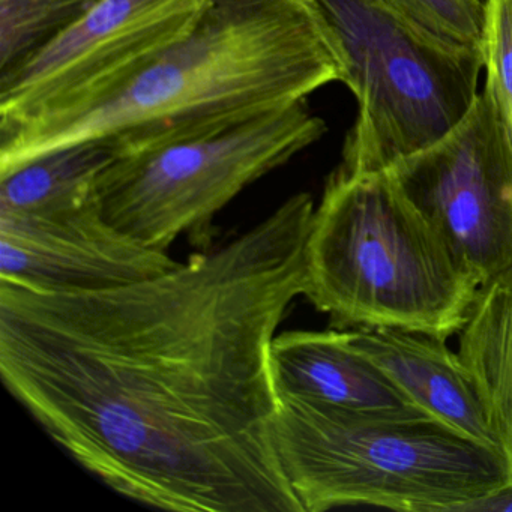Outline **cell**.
<instances>
[{
  "instance_id": "cell-6",
  "label": "cell",
  "mask_w": 512,
  "mask_h": 512,
  "mask_svg": "<svg viewBox=\"0 0 512 512\" xmlns=\"http://www.w3.org/2000/svg\"><path fill=\"white\" fill-rule=\"evenodd\" d=\"M325 133L301 101L140 146L104 169L95 202L109 223L155 250L184 233L205 242L224 206Z\"/></svg>"
},
{
  "instance_id": "cell-2",
  "label": "cell",
  "mask_w": 512,
  "mask_h": 512,
  "mask_svg": "<svg viewBox=\"0 0 512 512\" xmlns=\"http://www.w3.org/2000/svg\"><path fill=\"white\" fill-rule=\"evenodd\" d=\"M344 67L308 0H205L172 43L95 91L0 124V172L55 149L118 151L307 100Z\"/></svg>"
},
{
  "instance_id": "cell-8",
  "label": "cell",
  "mask_w": 512,
  "mask_h": 512,
  "mask_svg": "<svg viewBox=\"0 0 512 512\" xmlns=\"http://www.w3.org/2000/svg\"><path fill=\"white\" fill-rule=\"evenodd\" d=\"M205 0H98L64 34L0 79V124L49 112L112 82L184 34Z\"/></svg>"
},
{
  "instance_id": "cell-14",
  "label": "cell",
  "mask_w": 512,
  "mask_h": 512,
  "mask_svg": "<svg viewBox=\"0 0 512 512\" xmlns=\"http://www.w3.org/2000/svg\"><path fill=\"white\" fill-rule=\"evenodd\" d=\"M98 0H0V79L31 61Z\"/></svg>"
},
{
  "instance_id": "cell-5",
  "label": "cell",
  "mask_w": 512,
  "mask_h": 512,
  "mask_svg": "<svg viewBox=\"0 0 512 512\" xmlns=\"http://www.w3.org/2000/svg\"><path fill=\"white\" fill-rule=\"evenodd\" d=\"M358 103L341 167L379 172L445 136L478 97L479 47L442 40L386 0H308Z\"/></svg>"
},
{
  "instance_id": "cell-17",
  "label": "cell",
  "mask_w": 512,
  "mask_h": 512,
  "mask_svg": "<svg viewBox=\"0 0 512 512\" xmlns=\"http://www.w3.org/2000/svg\"><path fill=\"white\" fill-rule=\"evenodd\" d=\"M461 512H512V482L490 496L469 503Z\"/></svg>"
},
{
  "instance_id": "cell-10",
  "label": "cell",
  "mask_w": 512,
  "mask_h": 512,
  "mask_svg": "<svg viewBox=\"0 0 512 512\" xmlns=\"http://www.w3.org/2000/svg\"><path fill=\"white\" fill-rule=\"evenodd\" d=\"M271 367L281 398L368 418H430L344 329L278 334L272 343Z\"/></svg>"
},
{
  "instance_id": "cell-12",
  "label": "cell",
  "mask_w": 512,
  "mask_h": 512,
  "mask_svg": "<svg viewBox=\"0 0 512 512\" xmlns=\"http://www.w3.org/2000/svg\"><path fill=\"white\" fill-rule=\"evenodd\" d=\"M458 355L512 466V269L479 289L458 332Z\"/></svg>"
},
{
  "instance_id": "cell-16",
  "label": "cell",
  "mask_w": 512,
  "mask_h": 512,
  "mask_svg": "<svg viewBox=\"0 0 512 512\" xmlns=\"http://www.w3.org/2000/svg\"><path fill=\"white\" fill-rule=\"evenodd\" d=\"M482 55L485 86L493 92L512 136V0H485Z\"/></svg>"
},
{
  "instance_id": "cell-3",
  "label": "cell",
  "mask_w": 512,
  "mask_h": 512,
  "mask_svg": "<svg viewBox=\"0 0 512 512\" xmlns=\"http://www.w3.org/2000/svg\"><path fill=\"white\" fill-rule=\"evenodd\" d=\"M481 284L391 170L338 167L314 209L305 298L338 329L397 328L448 341Z\"/></svg>"
},
{
  "instance_id": "cell-15",
  "label": "cell",
  "mask_w": 512,
  "mask_h": 512,
  "mask_svg": "<svg viewBox=\"0 0 512 512\" xmlns=\"http://www.w3.org/2000/svg\"><path fill=\"white\" fill-rule=\"evenodd\" d=\"M407 19L442 40L482 49V0H386Z\"/></svg>"
},
{
  "instance_id": "cell-1",
  "label": "cell",
  "mask_w": 512,
  "mask_h": 512,
  "mask_svg": "<svg viewBox=\"0 0 512 512\" xmlns=\"http://www.w3.org/2000/svg\"><path fill=\"white\" fill-rule=\"evenodd\" d=\"M310 194L151 280L0 281L5 388L83 469L178 512H304L275 443L278 326L305 293Z\"/></svg>"
},
{
  "instance_id": "cell-9",
  "label": "cell",
  "mask_w": 512,
  "mask_h": 512,
  "mask_svg": "<svg viewBox=\"0 0 512 512\" xmlns=\"http://www.w3.org/2000/svg\"><path fill=\"white\" fill-rule=\"evenodd\" d=\"M182 262L106 220L97 202L70 211H0V281L43 292H95L151 280Z\"/></svg>"
},
{
  "instance_id": "cell-7",
  "label": "cell",
  "mask_w": 512,
  "mask_h": 512,
  "mask_svg": "<svg viewBox=\"0 0 512 512\" xmlns=\"http://www.w3.org/2000/svg\"><path fill=\"white\" fill-rule=\"evenodd\" d=\"M481 286L512 269V136L485 86L469 112L389 167Z\"/></svg>"
},
{
  "instance_id": "cell-13",
  "label": "cell",
  "mask_w": 512,
  "mask_h": 512,
  "mask_svg": "<svg viewBox=\"0 0 512 512\" xmlns=\"http://www.w3.org/2000/svg\"><path fill=\"white\" fill-rule=\"evenodd\" d=\"M116 157L109 143L82 142L0 172V211L47 214L88 205L98 178Z\"/></svg>"
},
{
  "instance_id": "cell-4",
  "label": "cell",
  "mask_w": 512,
  "mask_h": 512,
  "mask_svg": "<svg viewBox=\"0 0 512 512\" xmlns=\"http://www.w3.org/2000/svg\"><path fill=\"white\" fill-rule=\"evenodd\" d=\"M280 400L275 443L304 512L346 506L461 512L512 482L500 449L434 419L368 418Z\"/></svg>"
},
{
  "instance_id": "cell-11",
  "label": "cell",
  "mask_w": 512,
  "mask_h": 512,
  "mask_svg": "<svg viewBox=\"0 0 512 512\" xmlns=\"http://www.w3.org/2000/svg\"><path fill=\"white\" fill-rule=\"evenodd\" d=\"M350 332L355 346L422 412L473 442L500 449L472 376L445 340L397 328Z\"/></svg>"
}]
</instances>
